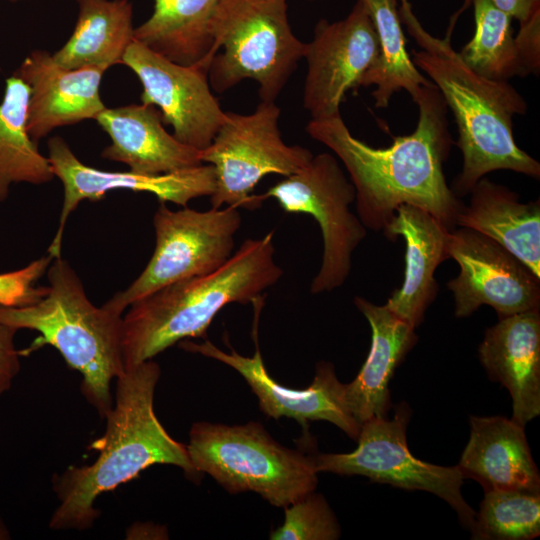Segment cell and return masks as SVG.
I'll list each match as a JSON object with an SVG mask.
<instances>
[{"label":"cell","mask_w":540,"mask_h":540,"mask_svg":"<svg viewBox=\"0 0 540 540\" xmlns=\"http://www.w3.org/2000/svg\"><path fill=\"white\" fill-rule=\"evenodd\" d=\"M413 101L419 109L416 128L384 148L355 138L341 115L310 120L306 127L343 163L355 188L358 218L374 232H384L402 204L428 211L450 230L464 207L443 170L453 144L444 98L432 83Z\"/></svg>","instance_id":"cell-1"},{"label":"cell","mask_w":540,"mask_h":540,"mask_svg":"<svg viewBox=\"0 0 540 540\" xmlns=\"http://www.w3.org/2000/svg\"><path fill=\"white\" fill-rule=\"evenodd\" d=\"M472 0H465L452 16L444 37L426 31L412 11L410 2L400 4L399 17L420 47L411 50L415 66L438 88L454 116L462 169L451 190L457 197L470 193L486 174L511 170L540 178V163L523 151L513 132V118L524 115V97L508 81L487 79L472 70L455 51L451 36L459 15Z\"/></svg>","instance_id":"cell-2"},{"label":"cell","mask_w":540,"mask_h":540,"mask_svg":"<svg viewBox=\"0 0 540 540\" xmlns=\"http://www.w3.org/2000/svg\"><path fill=\"white\" fill-rule=\"evenodd\" d=\"M160 373L158 363L150 359L116 378V400L105 417V433L91 445L98 457L91 465L70 466L53 481L59 505L50 519L51 529L91 528L100 515L94 508L96 498L149 466L174 465L190 478L198 476L186 445L167 433L154 412Z\"/></svg>","instance_id":"cell-3"},{"label":"cell","mask_w":540,"mask_h":540,"mask_svg":"<svg viewBox=\"0 0 540 540\" xmlns=\"http://www.w3.org/2000/svg\"><path fill=\"white\" fill-rule=\"evenodd\" d=\"M273 234L245 240L214 272L171 283L131 304L122 318L125 369L153 359L179 341L204 337L226 305L261 299L283 275L274 259Z\"/></svg>","instance_id":"cell-4"},{"label":"cell","mask_w":540,"mask_h":540,"mask_svg":"<svg viewBox=\"0 0 540 540\" xmlns=\"http://www.w3.org/2000/svg\"><path fill=\"white\" fill-rule=\"evenodd\" d=\"M47 278L42 299L23 307H0V322L39 332V344L55 347L81 373L82 394L105 418L113 407L111 381L125 371L122 317L92 304L77 273L61 256L52 260Z\"/></svg>","instance_id":"cell-5"},{"label":"cell","mask_w":540,"mask_h":540,"mask_svg":"<svg viewBox=\"0 0 540 540\" xmlns=\"http://www.w3.org/2000/svg\"><path fill=\"white\" fill-rule=\"evenodd\" d=\"M210 87L224 93L244 79L259 85L261 101H275L304 56L286 0H219L210 23Z\"/></svg>","instance_id":"cell-6"},{"label":"cell","mask_w":540,"mask_h":540,"mask_svg":"<svg viewBox=\"0 0 540 540\" xmlns=\"http://www.w3.org/2000/svg\"><path fill=\"white\" fill-rule=\"evenodd\" d=\"M186 448L199 474H209L230 493L256 492L277 507L317 486L312 456L282 446L257 422L194 423Z\"/></svg>","instance_id":"cell-7"},{"label":"cell","mask_w":540,"mask_h":540,"mask_svg":"<svg viewBox=\"0 0 540 540\" xmlns=\"http://www.w3.org/2000/svg\"><path fill=\"white\" fill-rule=\"evenodd\" d=\"M279 117L280 108L274 101H261L247 115L226 112L212 143L201 151L202 162L215 169L212 208L257 209L265 199L253 191L264 176H290L312 159L309 149L284 143Z\"/></svg>","instance_id":"cell-8"},{"label":"cell","mask_w":540,"mask_h":540,"mask_svg":"<svg viewBox=\"0 0 540 540\" xmlns=\"http://www.w3.org/2000/svg\"><path fill=\"white\" fill-rule=\"evenodd\" d=\"M153 217L154 252L140 275L103 306L122 315L137 300L171 283L218 270L233 255L241 226L238 208L172 211L165 202Z\"/></svg>","instance_id":"cell-9"},{"label":"cell","mask_w":540,"mask_h":540,"mask_svg":"<svg viewBox=\"0 0 540 540\" xmlns=\"http://www.w3.org/2000/svg\"><path fill=\"white\" fill-rule=\"evenodd\" d=\"M264 199L273 198L287 213H304L315 218L323 237L320 269L310 284L311 294L341 287L352 267V254L367 229L349 205L355 188L336 157L330 153L313 155L298 172L270 187Z\"/></svg>","instance_id":"cell-10"},{"label":"cell","mask_w":540,"mask_h":540,"mask_svg":"<svg viewBox=\"0 0 540 540\" xmlns=\"http://www.w3.org/2000/svg\"><path fill=\"white\" fill-rule=\"evenodd\" d=\"M411 412L402 403L394 417H373L361 424L358 446L350 453L312 456L319 472L361 475L371 481L406 490H422L446 501L466 529H471L475 511L461 493L463 476L456 466H440L416 458L409 450L406 431Z\"/></svg>","instance_id":"cell-11"},{"label":"cell","mask_w":540,"mask_h":540,"mask_svg":"<svg viewBox=\"0 0 540 540\" xmlns=\"http://www.w3.org/2000/svg\"><path fill=\"white\" fill-rule=\"evenodd\" d=\"M447 252L460 267L447 283L456 317H467L482 305L491 306L499 319L540 309V277L495 240L470 228H454Z\"/></svg>","instance_id":"cell-12"},{"label":"cell","mask_w":540,"mask_h":540,"mask_svg":"<svg viewBox=\"0 0 540 540\" xmlns=\"http://www.w3.org/2000/svg\"><path fill=\"white\" fill-rule=\"evenodd\" d=\"M378 51L377 32L364 0H357L344 19H321L316 24L303 56L307 62L303 107L311 120L341 115L346 93L359 87Z\"/></svg>","instance_id":"cell-13"},{"label":"cell","mask_w":540,"mask_h":540,"mask_svg":"<svg viewBox=\"0 0 540 540\" xmlns=\"http://www.w3.org/2000/svg\"><path fill=\"white\" fill-rule=\"evenodd\" d=\"M121 64L140 80L142 104L158 107L173 136L197 150L206 149L223 124L226 112L210 89L208 69L175 63L133 41Z\"/></svg>","instance_id":"cell-14"},{"label":"cell","mask_w":540,"mask_h":540,"mask_svg":"<svg viewBox=\"0 0 540 540\" xmlns=\"http://www.w3.org/2000/svg\"><path fill=\"white\" fill-rule=\"evenodd\" d=\"M47 145L53 173L64 187L59 226L48 248V254L53 259L61 256L66 222L83 200L97 201L109 191L124 189L152 193L159 202H172L187 207L192 199L211 196L215 190V169L211 164L203 163L188 169L154 175L130 170L111 172L82 163L60 136L51 137Z\"/></svg>","instance_id":"cell-15"},{"label":"cell","mask_w":540,"mask_h":540,"mask_svg":"<svg viewBox=\"0 0 540 540\" xmlns=\"http://www.w3.org/2000/svg\"><path fill=\"white\" fill-rule=\"evenodd\" d=\"M186 351L220 361L241 374L257 396L261 411L268 417L295 419L306 431L308 421L326 420L357 440L361 425L354 419L345 402L344 388L334 366L326 361L317 364L315 377L305 389H292L276 382L267 372L258 345L252 357L232 349L224 352L209 340L203 343L183 341Z\"/></svg>","instance_id":"cell-16"},{"label":"cell","mask_w":540,"mask_h":540,"mask_svg":"<svg viewBox=\"0 0 540 540\" xmlns=\"http://www.w3.org/2000/svg\"><path fill=\"white\" fill-rule=\"evenodd\" d=\"M104 72L95 67L66 69L46 50L30 52L13 73L30 87V137L38 143L58 127L95 120L106 108L100 96Z\"/></svg>","instance_id":"cell-17"},{"label":"cell","mask_w":540,"mask_h":540,"mask_svg":"<svg viewBox=\"0 0 540 540\" xmlns=\"http://www.w3.org/2000/svg\"><path fill=\"white\" fill-rule=\"evenodd\" d=\"M478 355L490 379L499 382L510 393L511 419L525 426L539 416V309L500 318L486 330Z\"/></svg>","instance_id":"cell-18"},{"label":"cell","mask_w":540,"mask_h":540,"mask_svg":"<svg viewBox=\"0 0 540 540\" xmlns=\"http://www.w3.org/2000/svg\"><path fill=\"white\" fill-rule=\"evenodd\" d=\"M112 143L101 152L141 174H164L203 164L201 151L179 142L163 127L161 112L146 104L105 108L95 119Z\"/></svg>","instance_id":"cell-19"},{"label":"cell","mask_w":540,"mask_h":540,"mask_svg":"<svg viewBox=\"0 0 540 540\" xmlns=\"http://www.w3.org/2000/svg\"><path fill=\"white\" fill-rule=\"evenodd\" d=\"M449 231L428 211L402 204L383 232L388 240L402 236L406 242L404 282L386 306L415 329L436 297L438 285L434 273L449 258Z\"/></svg>","instance_id":"cell-20"},{"label":"cell","mask_w":540,"mask_h":540,"mask_svg":"<svg viewBox=\"0 0 540 540\" xmlns=\"http://www.w3.org/2000/svg\"><path fill=\"white\" fill-rule=\"evenodd\" d=\"M464 479L487 490L540 492V475L524 426L503 416L470 417V436L457 465Z\"/></svg>","instance_id":"cell-21"},{"label":"cell","mask_w":540,"mask_h":540,"mask_svg":"<svg viewBox=\"0 0 540 540\" xmlns=\"http://www.w3.org/2000/svg\"><path fill=\"white\" fill-rule=\"evenodd\" d=\"M354 304L372 330L369 354L355 379L345 384V402L361 425L373 417H385L391 407L388 384L406 354L417 342L415 328L386 304L376 305L356 296Z\"/></svg>","instance_id":"cell-22"},{"label":"cell","mask_w":540,"mask_h":540,"mask_svg":"<svg viewBox=\"0 0 540 540\" xmlns=\"http://www.w3.org/2000/svg\"><path fill=\"white\" fill-rule=\"evenodd\" d=\"M456 226L498 242L540 277V201L522 203L506 186L482 177L473 186Z\"/></svg>","instance_id":"cell-23"},{"label":"cell","mask_w":540,"mask_h":540,"mask_svg":"<svg viewBox=\"0 0 540 540\" xmlns=\"http://www.w3.org/2000/svg\"><path fill=\"white\" fill-rule=\"evenodd\" d=\"M79 12L68 41L52 54L66 69L121 64L134 41L133 5L128 0H76Z\"/></svg>","instance_id":"cell-24"},{"label":"cell","mask_w":540,"mask_h":540,"mask_svg":"<svg viewBox=\"0 0 540 540\" xmlns=\"http://www.w3.org/2000/svg\"><path fill=\"white\" fill-rule=\"evenodd\" d=\"M219 0H154L152 15L134 29V41L181 65L209 68L211 18Z\"/></svg>","instance_id":"cell-25"},{"label":"cell","mask_w":540,"mask_h":540,"mask_svg":"<svg viewBox=\"0 0 540 540\" xmlns=\"http://www.w3.org/2000/svg\"><path fill=\"white\" fill-rule=\"evenodd\" d=\"M29 98L30 87L21 78L12 74L6 79L0 103V202L13 183L41 185L55 177L27 130Z\"/></svg>","instance_id":"cell-26"},{"label":"cell","mask_w":540,"mask_h":540,"mask_svg":"<svg viewBox=\"0 0 540 540\" xmlns=\"http://www.w3.org/2000/svg\"><path fill=\"white\" fill-rule=\"evenodd\" d=\"M364 2L377 32L379 51L359 86L376 87L372 92L376 108H387L393 95L401 90L407 91L414 100L421 88L432 82L415 66L406 49L397 0Z\"/></svg>","instance_id":"cell-27"},{"label":"cell","mask_w":540,"mask_h":540,"mask_svg":"<svg viewBox=\"0 0 540 540\" xmlns=\"http://www.w3.org/2000/svg\"><path fill=\"white\" fill-rule=\"evenodd\" d=\"M475 33L459 51L463 61L479 75L508 81L529 74L515 42L512 18L491 0H472Z\"/></svg>","instance_id":"cell-28"},{"label":"cell","mask_w":540,"mask_h":540,"mask_svg":"<svg viewBox=\"0 0 540 540\" xmlns=\"http://www.w3.org/2000/svg\"><path fill=\"white\" fill-rule=\"evenodd\" d=\"M473 539L530 540L540 535V492L487 490L471 527Z\"/></svg>","instance_id":"cell-29"},{"label":"cell","mask_w":540,"mask_h":540,"mask_svg":"<svg viewBox=\"0 0 540 540\" xmlns=\"http://www.w3.org/2000/svg\"><path fill=\"white\" fill-rule=\"evenodd\" d=\"M285 508L281 526L270 533L272 540H335L341 531L326 499L314 491Z\"/></svg>","instance_id":"cell-30"},{"label":"cell","mask_w":540,"mask_h":540,"mask_svg":"<svg viewBox=\"0 0 540 540\" xmlns=\"http://www.w3.org/2000/svg\"><path fill=\"white\" fill-rule=\"evenodd\" d=\"M53 258L48 254L26 267L0 274V307H23L42 299L48 286H38L37 281L47 272Z\"/></svg>","instance_id":"cell-31"},{"label":"cell","mask_w":540,"mask_h":540,"mask_svg":"<svg viewBox=\"0 0 540 540\" xmlns=\"http://www.w3.org/2000/svg\"><path fill=\"white\" fill-rule=\"evenodd\" d=\"M17 331L0 322V396L10 389L20 370V352L14 344Z\"/></svg>","instance_id":"cell-32"},{"label":"cell","mask_w":540,"mask_h":540,"mask_svg":"<svg viewBox=\"0 0 540 540\" xmlns=\"http://www.w3.org/2000/svg\"><path fill=\"white\" fill-rule=\"evenodd\" d=\"M515 42L529 74L538 75L540 71V14L520 24Z\"/></svg>","instance_id":"cell-33"},{"label":"cell","mask_w":540,"mask_h":540,"mask_svg":"<svg viewBox=\"0 0 540 540\" xmlns=\"http://www.w3.org/2000/svg\"><path fill=\"white\" fill-rule=\"evenodd\" d=\"M500 10L520 24L540 14V0H491Z\"/></svg>","instance_id":"cell-34"},{"label":"cell","mask_w":540,"mask_h":540,"mask_svg":"<svg viewBox=\"0 0 540 540\" xmlns=\"http://www.w3.org/2000/svg\"><path fill=\"white\" fill-rule=\"evenodd\" d=\"M8 1H10L12 3H16V2H20V1H24V0H8Z\"/></svg>","instance_id":"cell-35"},{"label":"cell","mask_w":540,"mask_h":540,"mask_svg":"<svg viewBox=\"0 0 540 540\" xmlns=\"http://www.w3.org/2000/svg\"><path fill=\"white\" fill-rule=\"evenodd\" d=\"M409 0H400V4L407 3Z\"/></svg>","instance_id":"cell-36"}]
</instances>
